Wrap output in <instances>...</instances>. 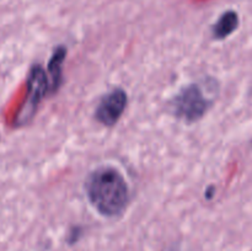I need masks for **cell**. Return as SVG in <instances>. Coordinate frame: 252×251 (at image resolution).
Returning <instances> with one entry per match:
<instances>
[{
    "label": "cell",
    "mask_w": 252,
    "mask_h": 251,
    "mask_svg": "<svg viewBox=\"0 0 252 251\" xmlns=\"http://www.w3.org/2000/svg\"><path fill=\"white\" fill-rule=\"evenodd\" d=\"M86 193L96 211L105 217L120 216L127 207L129 189L118 170L101 167L86 182Z\"/></svg>",
    "instance_id": "cell-1"
},
{
    "label": "cell",
    "mask_w": 252,
    "mask_h": 251,
    "mask_svg": "<svg viewBox=\"0 0 252 251\" xmlns=\"http://www.w3.org/2000/svg\"><path fill=\"white\" fill-rule=\"evenodd\" d=\"M48 88V78L44 69L41 65L32 66L27 78L26 98L15 116V126H24L33 118Z\"/></svg>",
    "instance_id": "cell-2"
},
{
    "label": "cell",
    "mask_w": 252,
    "mask_h": 251,
    "mask_svg": "<svg viewBox=\"0 0 252 251\" xmlns=\"http://www.w3.org/2000/svg\"><path fill=\"white\" fill-rule=\"evenodd\" d=\"M211 105V101L204 97L203 93L197 85H189L182 89L174 98L175 115L184 118L187 122L201 120Z\"/></svg>",
    "instance_id": "cell-3"
},
{
    "label": "cell",
    "mask_w": 252,
    "mask_h": 251,
    "mask_svg": "<svg viewBox=\"0 0 252 251\" xmlns=\"http://www.w3.org/2000/svg\"><path fill=\"white\" fill-rule=\"evenodd\" d=\"M127 101V94L123 89L117 88L112 90L107 95L103 96L101 102L98 103L95 112L96 120L101 125L107 126V127L115 126L125 112Z\"/></svg>",
    "instance_id": "cell-4"
},
{
    "label": "cell",
    "mask_w": 252,
    "mask_h": 251,
    "mask_svg": "<svg viewBox=\"0 0 252 251\" xmlns=\"http://www.w3.org/2000/svg\"><path fill=\"white\" fill-rule=\"evenodd\" d=\"M66 56V48L65 47L61 46L56 48L53 52V56L49 59L48 62V73L51 76V93H56L59 89L62 83V65L65 59Z\"/></svg>",
    "instance_id": "cell-5"
},
{
    "label": "cell",
    "mask_w": 252,
    "mask_h": 251,
    "mask_svg": "<svg viewBox=\"0 0 252 251\" xmlns=\"http://www.w3.org/2000/svg\"><path fill=\"white\" fill-rule=\"evenodd\" d=\"M239 26V15L234 10L224 12L213 26V36L217 39H223L236 31Z\"/></svg>",
    "instance_id": "cell-6"
},
{
    "label": "cell",
    "mask_w": 252,
    "mask_h": 251,
    "mask_svg": "<svg viewBox=\"0 0 252 251\" xmlns=\"http://www.w3.org/2000/svg\"><path fill=\"white\" fill-rule=\"evenodd\" d=\"M80 235H81V229L80 228H73L68 235V243L70 244V245H73V244H75L76 241L79 240Z\"/></svg>",
    "instance_id": "cell-7"
},
{
    "label": "cell",
    "mask_w": 252,
    "mask_h": 251,
    "mask_svg": "<svg viewBox=\"0 0 252 251\" xmlns=\"http://www.w3.org/2000/svg\"><path fill=\"white\" fill-rule=\"evenodd\" d=\"M167 251H179V250H176V249H170V250H167Z\"/></svg>",
    "instance_id": "cell-8"
}]
</instances>
